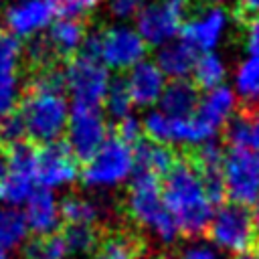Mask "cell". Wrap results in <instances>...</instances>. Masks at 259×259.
<instances>
[{
  "mask_svg": "<svg viewBox=\"0 0 259 259\" xmlns=\"http://www.w3.org/2000/svg\"><path fill=\"white\" fill-rule=\"evenodd\" d=\"M162 198L182 239L194 241L206 233L212 219V202L204 192L196 168L182 150H178L174 166L162 180Z\"/></svg>",
  "mask_w": 259,
  "mask_h": 259,
  "instance_id": "6da1fadb",
  "label": "cell"
},
{
  "mask_svg": "<svg viewBox=\"0 0 259 259\" xmlns=\"http://www.w3.org/2000/svg\"><path fill=\"white\" fill-rule=\"evenodd\" d=\"M123 208H125V214L136 225V229L150 231L164 245L172 247L176 243V239L180 237L178 227L164 204L160 178H156L148 172L136 170V174L127 186V192H125Z\"/></svg>",
  "mask_w": 259,
  "mask_h": 259,
  "instance_id": "7a4b0ae2",
  "label": "cell"
},
{
  "mask_svg": "<svg viewBox=\"0 0 259 259\" xmlns=\"http://www.w3.org/2000/svg\"><path fill=\"white\" fill-rule=\"evenodd\" d=\"M16 111L24 121L26 140L34 146H47L57 142L69 119L63 95L55 93L24 91Z\"/></svg>",
  "mask_w": 259,
  "mask_h": 259,
  "instance_id": "3957f363",
  "label": "cell"
},
{
  "mask_svg": "<svg viewBox=\"0 0 259 259\" xmlns=\"http://www.w3.org/2000/svg\"><path fill=\"white\" fill-rule=\"evenodd\" d=\"M208 241L227 251L243 253L257 243V227L249 206L237 202H223L212 214L204 233Z\"/></svg>",
  "mask_w": 259,
  "mask_h": 259,
  "instance_id": "277c9868",
  "label": "cell"
},
{
  "mask_svg": "<svg viewBox=\"0 0 259 259\" xmlns=\"http://www.w3.org/2000/svg\"><path fill=\"white\" fill-rule=\"evenodd\" d=\"M134 170V148L109 136L101 148L85 162L81 178L91 188H107L123 182Z\"/></svg>",
  "mask_w": 259,
  "mask_h": 259,
  "instance_id": "5b68a950",
  "label": "cell"
},
{
  "mask_svg": "<svg viewBox=\"0 0 259 259\" xmlns=\"http://www.w3.org/2000/svg\"><path fill=\"white\" fill-rule=\"evenodd\" d=\"M227 200L237 204H255L259 198V152L227 148L223 160Z\"/></svg>",
  "mask_w": 259,
  "mask_h": 259,
  "instance_id": "8992f818",
  "label": "cell"
},
{
  "mask_svg": "<svg viewBox=\"0 0 259 259\" xmlns=\"http://www.w3.org/2000/svg\"><path fill=\"white\" fill-rule=\"evenodd\" d=\"M65 77L75 105L99 109L109 89V73L99 61L75 55L71 61H67Z\"/></svg>",
  "mask_w": 259,
  "mask_h": 259,
  "instance_id": "52a82bcc",
  "label": "cell"
},
{
  "mask_svg": "<svg viewBox=\"0 0 259 259\" xmlns=\"http://www.w3.org/2000/svg\"><path fill=\"white\" fill-rule=\"evenodd\" d=\"M8 152V166L4 176L0 178V198H4L8 204L16 206L28 200V196L34 192L36 172H34V160H36V148L30 142H20Z\"/></svg>",
  "mask_w": 259,
  "mask_h": 259,
  "instance_id": "ba28073f",
  "label": "cell"
},
{
  "mask_svg": "<svg viewBox=\"0 0 259 259\" xmlns=\"http://www.w3.org/2000/svg\"><path fill=\"white\" fill-rule=\"evenodd\" d=\"M107 125L93 107L73 105V111L67 119V148L79 162H87L107 140Z\"/></svg>",
  "mask_w": 259,
  "mask_h": 259,
  "instance_id": "9c48e42d",
  "label": "cell"
},
{
  "mask_svg": "<svg viewBox=\"0 0 259 259\" xmlns=\"http://www.w3.org/2000/svg\"><path fill=\"white\" fill-rule=\"evenodd\" d=\"M235 109H237V95L229 87L219 85L206 91L204 97H200L194 115L190 117L196 144L217 138V134L223 132L225 123L235 113Z\"/></svg>",
  "mask_w": 259,
  "mask_h": 259,
  "instance_id": "30bf717a",
  "label": "cell"
},
{
  "mask_svg": "<svg viewBox=\"0 0 259 259\" xmlns=\"http://www.w3.org/2000/svg\"><path fill=\"white\" fill-rule=\"evenodd\" d=\"M229 26V10L221 4H208L194 12L186 22H182L180 38L188 42L198 55L212 53L221 42Z\"/></svg>",
  "mask_w": 259,
  "mask_h": 259,
  "instance_id": "8fae6325",
  "label": "cell"
},
{
  "mask_svg": "<svg viewBox=\"0 0 259 259\" xmlns=\"http://www.w3.org/2000/svg\"><path fill=\"white\" fill-rule=\"evenodd\" d=\"M79 160L73 156V152L67 148L65 142H53L47 146L36 148V160H34V172L36 182H40L42 188H57L71 184L79 176Z\"/></svg>",
  "mask_w": 259,
  "mask_h": 259,
  "instance_id": "7c38bea8",
  "label": "cell"
},
{
  "mask_svg": "<svg viewBox=\"0 0 259 259\" xmlns=\"http://www.w3.org/2000/svg\"><path fill=\"white\" fill-rule=\"evenodd\" d=\"M180 28L182 16L164 0L144 4V8L136 14V30L150 47H164L166 42L176 40V36H180Z\"/></svg>",
  "mask_w": 259,
  "mask_h": 259,
  "instance_id": "4fadbf2b",
  "label": "cell"
},
{
  "mask_svg": "<svg viewBox=\"0 0 259 259\" xmlns=\"http://www.w3.org/2000/svg\"><path fill=\"white\" fill-rule=\"evenodd\" d=\"M148 45L130 26H109L101 30V61L113 69H132L144 61Z\"/></svg>",
  "mask_w": 259,
  "mask_h": 259,
  "instance_id": "5bb4252c",
  "label": "cell"
},
{
  "mask_svg": "<svg viewBox=\"0 0 259 259\" xmlns=\"http://www.w3.org/2000/svg\"><path fill=\"white\" fill-rule=\"evenodd\" d=\"M148 241L140 229H109L101 233L93 251V259H144Z\"/></svg>",
  "mask_w": 259,
  "mask_h": 259,
  "instance_id": "9a60e30c",
  "label": "cell"
},
{
  "mask_svg": "<svg viewBox=\"0 0 259 259\" xmlns=\"http://www.w3.org/2000/svg\"><path fill=\"white\" fill-rule=\"evenodd\" d=\"M51 16L53 8L47 0H16L4 12L8 30L18 36H34L51 22Z\"/></svg>",
  "mask_w": 259,
  "mask_h": 259,
  "instance_id": "2e32d148",
  "label": "cell"
},
{
  "mask_svg": "<svg viewBox=\"0 0 259 259\" xmlns=\"http://www.w3.org/2000/svg\"><path fill=\"white\" fill-rule=\"evenodd\" d=\"M221 140L229 148L259 152V107L237 105L221 132Z\"/></svg>",
  "mask_w": 259,
  "mask_h": 259,
  "instance_id": "e0dca14e",
  "label": "cell"
},
{
  "mask_svg": "<svg viewBox=\"0 0 259 259\" xmlns=\"http://www.w3.org/2000/svg\"><path fill=\"white\" fill-rule=\"evenodd\" d=\"M125 83H127L134 105H140V107H148L160 101V95L166 87L162 71L152 61H140L138 65H134L130 75L125 77Z\"/></svg>",
  "mask_w": 259,
  "mask_h": 259,
  "instance_id": "ac0fdd59",
  "label": "cell"
},
{
  "mask_svg": "<svg viewBox=\"0 0 259 259\" xmlns=\"http://www.w3.org/2000/svg\"><path fill=\"white\" fill-rule=\"evenodd\" d=\"M24 219H26L28 229H32L36 235L55 233L59 219H61V208L49 188H42V186L34 188V192L26 200Z\"/></svg>",
  "mask_w": 259,
  "mask_h": 259,
  "instance_id": "d6986e66",
  "label": "cell"
},
{
  "mask_svg": "<svg viewBox=\"0 0 259 259\" xmlns=\"http://www.w3.org/2000/svg\"><path fill=\"white\" fill-rule=\"evenodd\" d=\"M178 158V150L168 144L154 142L150 138H142L134 146V166L140 172H148L156 178L166 176Z\"/></svg>",
  "mask_w": 259,
  "mask_h": 259,
  "instance_id": "ffe728a7",
  "label": "cell"
},
{
  "mask_svg": "<svg viewBox=\"0 0 259 259\" xmlns=\"http://www.w3.org/2000/svg\"><path fill=\"white\" fill-rule=\"evenodd\" d=\"M200 103L198 87L188 79H172L160 95V111L170 117H192Z\"/></svg>",
  "mask_w": 259,
  "mask_h": 259,
  "instance_id": "44dd1931",
  "label": "cell"
},
{
  "mask_svg": "<svg viewBox=\"0 0 259 259\" xmlns=\"http://www.w3.org/2000/svg\"><path fill=\"white\" fill-rule=\"evenodd\" d=\"M196 59H198V53L182 38H176V40L160 47V51L156 55V65L164 77L186 79L192 73Z\"/></svg>",
  "mask_w": 259,
  "mask_h": 259,
  "instance_id": "7402d4cb",
  "label": "cell"
},
{
  "mask_svg": "<svg viewBox=\"0 0 259 259\" xmlns=\"http://www.w3.org/2000/svg\"><path fill=\"white\" fill-rule=\"evenodd\" d=\"M85 34H87V20H73V18H59L47 32L57 57L63 63L71 61L79 53Z\"/></svg>",
  "mask_w": 259,
  "mask_h": 259,
  "instance_id": "603a6c76",
  "label": "cell"
},
{
  "mask_svg": "<svg viewBox=\"0 0 259 259\" xmlns=\"http://www.w3.org/2000/svg\"><path fill=\"white\" fill-rule=\"evenodd\" d=\"M235 87H237V105L243 107H259V59L247 57L239 63L235 71Z\"/></svg>",
  "mask_w": 259,
  "mask_h": 259,
  "instance_id": "cb8c5ba5",
  "label": "cell"
},
{
  "mask_svg": "<svg viewBox=\"0 0 259 259\" xmlns=\"http://www.w3.org/2000/svg\"><path fill=\"white\" fill-rule=\"evenodd\" d=\"M225 77H227V67H225V61L219 55H214V53L198 55L196 65L192 69V83L198 89L210 91V89L223 85Z\"/></svg>",
  "mask_w": 259,
  "mask_h": 259,
  "instance_id": "d4e9b609",
  "label": "cell"
},
{
  "mask_svg": "<svg viewBox=\"0 0 259 259\" xmlns=\"http://www.w3.org/2000/svg\"><path fill=\"white\" fill-rule=\"evenodd\" d=\"M59 208L67 225H95L101 217L99 204L79 194H69L59 204Z\"/></svg>",
  "mask_w": 259,
  "mask_h": 259,
  "instance_id": "484cf974",
  "label": "cell"
},
{
  "mask_svg": "<svg viewBox=\"0 0 259 259\" xmlns=\"http://www.w3.org/2000/svg\"><path fill=\"white\" fill-rule=\"evenodd\" d=\"M61 237L67 245L69 255H87L95 251L101 231L95 225H67L65 223Z\"/></svg>",
  "mask_w": 259,
  "mask_h": 259,
  "instance_id": "4316f807",
  "label": "cell"
},
{
  "mask_svg": "<svg viewBox=\"0 0 259 259\" xmlns=\"http://www.w3.org/2000/svg\"><path fill=\"white\" fill-rule=\"evenodd\" d=\"M28 233V225L24 212L14 206L0 208V249H14L18 247Z\"/></svg>",
  "mask_w": 259,
  "mask_h": 259,
  "instance_id": "83f0119b",
  "label": "cell"
},
{
  "mask_svg": "<svg viewBox=\"0 0 259 259\" xmlns=\"http://www.w3.org/2000/svg\"><path fill=\"white\" fill-rule=\"evenodd\" d=\"M24 259H65L69 255L61 233L34 235L22 249Z\"/></svg>",
  "mask_w": 259,
  "mask_h": 259,
  "instance_id": "f1b7e54d",
  "label": "cell"
},
{
  "mask_svg": "<svg viewBox=\"0 0 259 259\" xmlns=\"http://www.w3.org/2000/svg\"><path fill=\"white\" fill-rule=\"evenodd\" d=\"M103 105H105V111L115 119H123L130 115L132 111V95H130V89H127V83L123 77H117L109 83V89H107V95L103 99Z\"/></svg>",
  "mask_w": 259,
  "mask_h": 259,
  "instance_id": "f546056e",
  "label": "cell"
},
{
  "mask_svg": "<svg viewBox=\"0 0 259 259\" xmlns=\"http://www.w3.org/2000/svg\"><path fill=\"white\" fill-rule=\"evenodd\" d=\"M22 61V45L18 38L0 28V75H16Z\"/></svg>",
  "mask_w": 259,
  "mask_h": 259,
  "instance_id": "4dcf8cb0",
  "label": "cell"
},
{
  "mask_svg": "<svg viewBox=\"0 0 259 259\" xmlns=\"http://www.w3.org/2000/svg\"><path fill=\"white\" fill-rule=\"evenodd\" d=\"M53 12H57L61 18H73V20H87V14L97 8L101 0H47Z\"/></svg>",
  "mask_w": 259,
  "mask_h": 259,
  "instance_id": "1f68e13d",
  "label": "cell"
},
{
  "mask_svg": "<svg viewBox=\"0 0 259 259\" xmlns=\"http://www.w3.org/2000/svg\"><path fill=\"white\" fill-rule=\"evenodd\" d=\"M20 142H28L26 140V130H24V121L20 117L18 111H12L10 115L0 119V146L4 150L20 144Z\"/></svg>",
  "mask_w": 259,
  "mask_h": 259,
  "instance_id": "d6a6232c",
  "label": "cell"
},
{
  "mask_svg": "<svg viewBox=\"0 0 259 259\" xmlns=\"http://www.w3.org/2000/svg\"><path fill=\"white\" fill-rule=\"evenodd\" d=\"M18 77L16 75H0V119L16 111L18 107Z\"/></svg>",
  "mask_w": 259,
  "mask_h": 259,
  "instance_id": "836d02e7",
  "label": "cell"
},
{
  "mask_svg": "<svg viewBox=\"0 0 259 259\" xmlns=\"http://www.w3.org/2000/svg\"><path fill=\"white\" fill-rule=\"evenodd\" d=\"M142 134H144L142 123H140L136 117L127 115V117L115 121V125H113V134H111V136H115L117 140H121V142H125L127 146L134 148V146L144 138Z\"/></svg>",
  "mask_w": 259,
  "mask_h": 259,
  "instance_id": "e575fe53",
  "label": "cell"
},
{
  "mask_svg": "<svg viewBox=\"0 0 259 259\" xmlns=\"http://www.w3.org/2000/svg\"><path fill=\"white\" fill-rule=\"evenodd\" d=\"M239 24L243 28V45L249 57L259 59V16H245L239 18Z\"/></svg>",
  "mask_w": 259,
  "mask_h": 259,
  "instance_id": "d590c367",
  "label": "cell"
},
{
  "mask_svg": "<svg viewBox=\"0 0 259 259\" xmlns=\"http://www.w3.org/2000/svg\"><path fill=\"white\" fill-rule=\"evenodd\" d=\"M170 259H217V255L208 245L194 243V245L180 247L174 255H170Z\"/></svg>",
  "mask_w": 259,
  "mask_h": 259,
  "instance_id": "8d00e7d4",
  "label": "cell"
},
{
  "mask_svg": "<svg viewBox=\"0 0 259 259\" xmlns=\"http://www.w3.org/2000/svg\"><path fill=\"white\" fill-rule=\"evenodd\" d=\"M146 0H109V12L117 18H132L144 8Z\"/></svg>",
  "mask_w": 259,
  "mask_h": 259,
  "instance_id": "74e56055",
  "label": "cell"
},
{
  "mask_svg": "<svg viewBox=\"0 0 259 259\" xmlns=\"http://www.w3.org/2000/svg\"><path fill=\"white\" fill-rule=\"evenodd\" d=\"M235 14L239 18H245V16H259V0H239L237 8H235ZM237 18V20H239Z\"/></svg>",
  "mask_w": 259,
  "mask_h": 259,
  "instance_id": "f35d334b",
  "label": "cell"
},
{
  "mask_svg": "<svg viewBox=\"0 0 259 259\" xmlns=\"http://www.w3.org/2000/svg\"><path fill=\"white\" fill-rule=\"evenodd\" d=\"M233 259H259V243H255L251 249H247L243 253L233 255Z\"/></svg>",
  "mask_w": 259,
  "mask_h": 259,
  "instance_id": "ab89813d",
  "label": "cell"
},
{
  "mask_svg": "<svg viewBox=\"0 0 259 259\" xmlns=\"http://www.w3.org/2000/svg\"><path fill=\"white\" fill-rule=\"evenodd\" d=\"M6 166H8V152L0 146V178H2L4 172H6Z\"/></svg>",
  "mask_w": 259,
  "mask_h": 259,
  "instance_id": "60d3db41",
  "label": "cell"
},
{
  "mask_svg": "<svg viewBox=\"0 0 259 259\" xmlns=\"http://www.w3.org/2000/svg\"><path fill=\"white\" fill-rule=\"evenodd\" d=\"M253 219H255V227L259 229V198L255 202V208H253Z\"/></svg>",
  "mask_w": 259,
  "mask_h": 259,
  "instance_id": "b9f144b4",
  "label": "cell"
},
{
  "mask_svg": "<svg viewBox=\"0 0 259 259\" xmlns=\"http://www.w3.org/2000/svg\"><path fill=\"white\" fill-rule=\"evenodd\" d=\"M0 259H8V253L4 249H0Z\"/></svg>",
  "mask_w": 259,
  "mask_h": 259,
  "instance_id": "7bdbcfd3",
  "label": "cell"
},
{
  "mask_svg": "<svg viewBox=\"0 0 259 259\" xmlns=\"http://www.w3.org/2000/svg\"><path fill=\"white\" fill-rule=\"evenodd\" d=\"M204 2H208V4H221L223 0H204Z\"/></svg>",
  "mask_w": 259,
  "mask_h": 259,
  "instance_id": "ee69618b",
  "label": "cell"
},
{
  "mask_svg": "<svg viewBox=\"0 0 259 259\" xmlns=\"http://www.w3.org/2000/svg\"><path fill=\"white\" fill-rule=\"evenodd\" d=\"M257 243H259V229H257Z\"/></svg>",
  "mask_w": 259,
  "mask_h": 259,
  "instance_id": "f6af8a7d",
  "label": "cell"
},
{
  "mask_svg": "<svg viewBox=\"0 0 259 259\" xmlns=\"http://www.w3.org/2000/svg\"><path fill=\"white\" fill-rule=\"evenodd\" d=\"M0 2H2V0H0Z\"/></svg>",
  "mask_w": 259,
  "mask_h": 259,
  "instance_id": "bcb514c9",
  "label": "cell"
}]
</instances>
